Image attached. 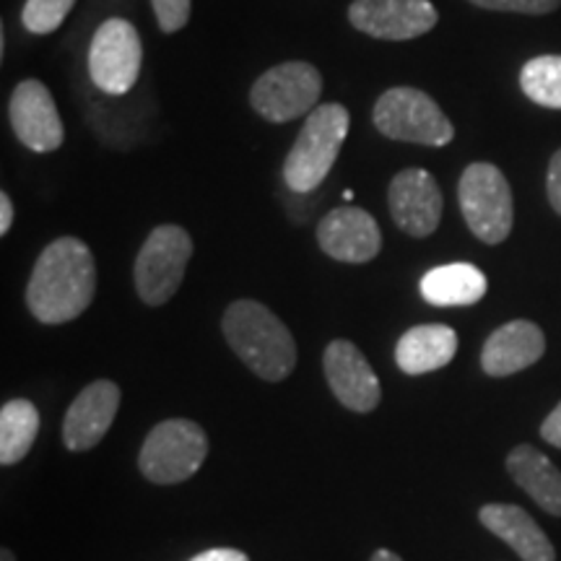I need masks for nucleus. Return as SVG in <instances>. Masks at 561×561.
Segmentation results:
<instances>
[{"label": "nucleus", "mask_w": 561, "mask_h": 561, "mask_svg": "<svg viewBox=\"0 0 561 561\" xmlns=\"http://www.w3.org/2000/svg\"><path fill=\"white\" fill-rule=\"evenodd\" d=\"M94 255L76 237H60L37 257L26 286V305L45 325H62L81 318L94 301Z\"/></svg>", "instance_id": "obj_1"}, {"label": "nucleus", "mask_w": 561, "mask_h": 561, "mask_svg": "<svg viewBox=\"0 0 561 561\" xmlns=\"http://www.w3.org/2000/svg\"><path fill=\"white\" fill-rule=\"evenodd\" d=\"M221 328L231 351L261 380L280 382L297 367L294 335L261 301H231L224 312Z\"/></svg>", "instance_id": "obj_2"}, {"label": "nucleus", "mask_w": 561, "mask_h": 561, "mask_svg": "<svg viewBox=\"0 0 561 561\" xmlns=\"http://www.w3.org/2000/svg\"><path fill=\"white\" fill-rule=\"evenodd\" d=\"M348 110L343 104L314 107L301 125L297 144L284 161V182L294 193H312L333 170L348 136Z\"/></svg>", "instance_id": "obj_3"}, {"label": "nucleus", "mask_w": 561, "mask_h": 561, "mask_svg": "<svg viewBox=\"0 0 561 561\" xmlns=\"http://www.w3.org/2000/svg\"><path fill=\"white\" fill-rule=\"evenodd\" d=\"M208 455V437L191 419H167L153 426L138 455V468L151 483L170 486L193 479Z\"/></svg>", "instance_id": "obj_4"}, {"label": "nucleus", "mask_w": 561, "mask_h": 561, "mask_svg": "<svg viewBox=\"0 0 561 561\" xmlns=\"http://www.w3.org/2000/svg\"><path fill=\"white\" fill-rule=\"evenodd\" d=\"M458 201L468 229L486 244H500L510 237L515 208L510 182L500 167L489 161L468 164L458 185Z\"/></svg>", "instance_id": "obj_5"}, {"label": "nucleus", "mask_w": 561, "mask_h": 561, "mask_svg": "<svg viewBox=\"0 0 561 561\" xmlns=\"http://www.w3.org/2000/svg\"><path fill=\"white\" fill-rule=\"evenodd\" d=\"M375 128L392 140L421 146H447L455 138L450 117L424 91L388 89L375 104Z\"/></svg>", "instance_id": "obj_6"}, {"label": "nucleus", "mask_w": 561, "mask_h": 561, "mask_svg": "<svg viewBox=\"0 0 561 561\" xmlns=\"http://www.w3.org/2000/svg\"><path fill=\"white\" fill-rule=\"evenodd\" d=\"M193 257V240L178 224H161L146 237L144 248L136 257V278L138 297L149 307H159L178 294L185 268Z\"/></svg>", "instance_id": "obj_7"}, {"label": "nucleus", "mask_w": 561, "mask_h": 561, "mask_svg": "<svg viewBox=\"0 0 561 561\" xmlns=\"http://www.w3.org/2000/svg\"><path fill=\"white\" fill-rule=\"evenodd\" d=\"M322 94V76L312 62L291 60L273 66L252 83L250 104L268 123H291L314 110Z\"/></svg>", "instance_id": "obj_8"}, {"label": "nucleus", "mask_w": 561, "mask_h": 561, "mask_svg": "<svg viewBox=\"0 0 561 561\" xmlns=\"http://www.w3.org/2000/svg\"><path fill=\"white\" fill-rule=\"evenodd\" d=\"M144 47L136 26L125 19H107L89 47V76L104 94L121 96L136 87Z\"/></svg>", "instance_id": "obj_9"}, {"label": "nucleus", "mask_w": 561, "mask_h": 561, "mask_svg": "<svg viewBox=\"0 0 561 561\" xmlns=\"http://www.w3.org/2000/svg\"><path fill=\"white\" fill-rule=\"evenodd\" d=\"M348 21L375 39L405 42L432 32L439 13L430 0H354Z\"/></svg>", "instance_id": "obj_10"}, {"label": "nucleus", "mask_w": 561, "mask_h": 561, "mask_svg": "<svg viewBox=\"0 0 561 561\" xmlns=\"http://www.w3.org/2000/svg\"><path fill=\"white\" fill-rule=\"evenodd\" d=\"M9 117L13 133H16V138L26 149L37 153H50L62 146L66 130H62V121L58 115V107H55L50 89L42 81L26 79L13 89L9 102Z\"/></svg>", "instance_id": "obj_11"}, {"label": "nucleus", "mask_w": 561, "mask_h": 561, "mask_svg": "<svg viewBox=\"0 0 561 561\" xmlns=\"http://www.w3.org/2000/svg\"><path fill=\"white\" fill-rule=\"evenodd\" d=\"M388 206L398 229L421 240V237H430L437 231L445 201H442L439 182L434 180V174L411 167V170L398 172L392 178Z\"/></svg>", "instance_id": "obj_12"}, {"label": "nucleus", "mask_w": 561, "mask_h": 561, "mask_svg": "<svg viewBox=\"0 0 561 561\" xmlns=\"http://www.w3.org/2000/svg\"><path fill=\"white\" fill-rule=\"evenodd\" d=\"M325 380L341 405L354 413H369L380 405L382 388L367 356L351 341H331L322 356Z\"/></svg>", "instance_id": "obj_13"}, {"label": "nucleus", "mask_w": 561, "mask_h": 561, "mask_svg": "<svg viewBox=\"0 0 561 561\" xmlns=\"http://www.w3.org/2000/svg\"><path fill=\"white\" fill-rule=\"evenodd\" d=\"M318 242L333 261L351 265L369 263L382 250V234L375 216L356 206L333 208L318 224Z\"/></svg>", "instance_id": "obj_14"}, {"label": "nucleus", "mask_w": 561, "mask_h": 561, "mask_svg": "<svg viewBox=\"0 0 561 561\" xmlns=\"http://www.w3.org/2000/svg\"><path fill=\"white\" fill-rule=\"evenodd\" d=\"M121 409V388L112 380H96L83 388L70 403L62 421V442L70 453L94 450L110 432Z\"/></svg>", "instance_id": "obj_15"}, {"label": "nucleus", "mask_w": 561, "mask_h": 561, "mask_svg": "<svg viewBox=\"0 0 561 561\" xmlns=\"http://www.w3.org/2000/svg\"><path fill=\"white\" fill-rule=\"evenodd\" d=\"M546 335L536 322L512 320L496 328L483 343L481 367L491 377H510L528 369L543 356Z\"/></svg>", "instance_id": "obj_16"}, {"label": "nucleus", "mask_w": 561, "mask_h": 561, "mask_svg": "<svg viewBox=\"0 0 561 561\" xmlns=\"http://www.w3.org/2000/svg\"><path fill=\"white\" fill-rule=\"evenodd\" d=\"M479 520L483 528L502 538L510 549H515L523 561H557V551H553L549 536L517 504H486L479 512Z\"/></svg>", "instance_id": "obj_17"}, {"label": "nucleus", "mask_w": 561, "mask_h": 561, "mask_svg": "<svg viewBox=\"0 0 561 561\" xmlns=\"http://www.w3.org/2000/svg\"><path fill=\"white\" fill-rule=\"evenodd\" d=\"M458 354V333L450 325H416L401 335L396 362L405 375H430L447 367Z\"/></svg>", "instance_id": "obj_18"}, {"label": "nucleus", "mask_w": 561, "mask_h": 561, "mask_svg": "<svg viewBox=\"0 0 561 561\" xmlns=\"http://www.w3.org/2000/svg\"><path fill=\"white\" fill-rule=\"evenodd\" d=\"M507 471L538 507L561 517V471L543 453L533 445H517L507 455Z\"/></svg>", "instance_id": "obj_19"}, {"label": "nucleus", "mask_w": 561, "mask_h": 561, "mask_svg": "<svg viewBox=\"0 0 561 561\" xmlns=\"http://www.w3.org/2000/svg\"><path fill=\"white\" fill-rule=\"evenodd\" d=\"M486 289V276L471 263L439 265L421 278V297L434 307H471Z\"/></svg>", "instance_id": "obj_20"}, {"label": "nucleus", "mask_w": 561, "mask_h": 561, "mask_svg": "<svg viewBox=\"0 0 561 561\" xmlns=\"http://www.w3.org/2000/svg\"><path fill=\"white\" fill-rule=\"evenodd\" d=\"M39 432V411L26 398H13L0 409V462L16 466L32 450Z\"/></svg>", "instance_id": "obj_21"}, {"label": "nucleus", "mask_w": 561, "mask_h": 561, "mask_svg": "<svg viewBox=\"0 0 561 561\" xmlns=\"http://www.w3.org/2000/svg\"><path fill=\"white\" fill-rule=\"evenodd\" d=\"M520 87L530 102L561 110V55H541L525 62Z\"/></svg>", "instance_id": "obj_22"}, {"label": "nucleus", "mask_w": 561, "mask_h": 561, "mask_svg": "<svg viewBox=\"0 0 561 561\" xmlns=\"http://www.w3.org/2000/svg\"><path fill=\"white\" fill-rule=\"evenodd\" d=\"M73 5L76 0H26L21 21H24L26 32L42 37V34H53L58 30L68 13L73 11Z\"/></svg>", "instance_id": "obj_23"}, {"label": "nucleus", "mask_w": 561, "mask_h": 561, "mask_svg": "<svg viewBox=\"0 0 561 561\" xmlns=\"http://www.w3.org/2000/svg\"><path fill=\"white\" fill-rule=\"evenodd\" d=\"M153 13H157V21L164 34H174L185 30L187 21H191V9L193 0H151Z\"/></svg>", "instance_id": "obj_24"}, {"label": "nucleus", "mask_w": 561, "mask_h": 561, "mask_svg": "<svg viewBox=\"0 0 561 561\" xmlns=\"http://www.w3.org/2000/svg\"><path fill=\"white\" fill-rule=\"evenodd\" d=\"M473 5L486 11H507V13H528V16H543V13L557 11L561 0H471Z\"/></svg>", "instance_id": "obj_25"}, {"label": "nucleus", "mask_w": 561, "mask_h": 561, "mask_svg": "<svg viewBox=\"0 0 561 561\" xmlns=\"http://www.w3.org/2000/svg\"><path fill=\"white\" fill-rule=\"evenodd\" d=\"M546 191H549V203L561 216V149L551 157L549 178H546Z\"/></svg>", "instance_id": "obj_26"}, {"label": "nucleus", "mask_w": 561, "mask_h": 561, "mask_svg": "<svg viewBox=\"0 0 561 561\" xmlns=\"http://www.w3.org/2000/svg\"><path fill=\"white\" fill-rule=\"evenodd\" d=\"M541 437L549 442V445L559 447L561 450V403L553 409L546 421L541 424Z\"/></svg>", "instance_id": "obj_27"}, {"label": "nucleus", "mask_w": 561, "mask_h": 561, "mask_svg": "<svg viewBox=\"0 0 561 561\" xmlns=\"http://www.w3.org/2000/svg\"><path fill=\"white\" fill-rule=\"evenodd\" d=\"M191 561H250V557L237 549H208L198 553V557H193Z\"/></svg>", "instance_id": "obj_28"}, {"label": "nucleus", "mask_w": 561, "mask_h": 561, "mask_svg": "<svg viewBox=\"0 0 561 561\" xmlns=\"http://www.w3.org/2000/svg\"><path fill=\"white\" fill-rule=\"evenodd\" d=\"M13 224V203L9 193H0V234H9Z\"/></svg>", "instance_id": "obj_29"}, {"label": "nucleus", "mask_w": 561, "mask_h": 561, "mask_svg": "<svg viewBox=\"0 0 561 561\" xmlns=\"http://www.w3.org/2000/svg\"><path fill=\"white\" fill-rule=\"evenodd\" d=\"M369 561H403V559L398 557V553L388 551V549H380V551H375V553H371V559H369Z\"/></svg>", "instance_id": "obj_30"}, {"label": "nucleus", "mask_w": 561, "mask_h": 561, "mask_svg": "<svg viewBox=\"0 0 561 561\" xmlns=\"http://www.w3.org/2000/svg\"><path fill=\"white\" fill-rule=\"evenodd\" d=\"M0 561H16V557H13L11 549H3L0 551Z\"/></svg>", "instance_id": "obj_31"}]
</instances>
